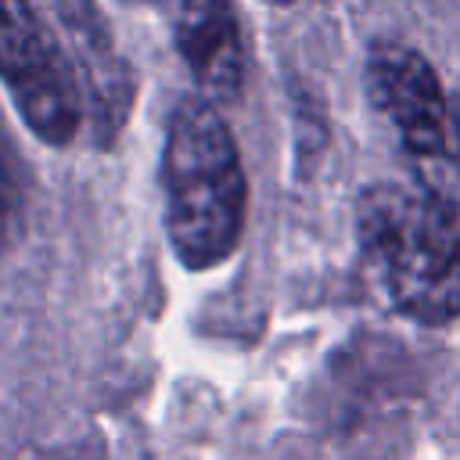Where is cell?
Masks as SVG:
<instances>
[{
  "instance_id": "obj_1",
  "label": "cell",
  "mask_w": 460,
  "mask_h": 460,
  "mask_svg": "<svg viewBox=\"0 0 460 460\" xmlns=\"http://www.w3.org/2000/svg\"><path fill=\"white\" fill-rule=\"evenodd\" d=\"M356 237L395 313L431 327L460 316V223L442 190L370 183L356 201Z\"/></svg>"
},
{
  "instance_id": "obj_2",
  "label": "cell",
  "mask_w": 460,
  "mask_h": 460,
  "mask_svg": "<svg viewBox=\"0 0 460 460\" xmlns=\"http://www.w3.org/2000/svg\"><path fill=\"white\" fill-rule=\"evenodd\" d=\"M165 237L180 266L205 273L223 266L244 234L248 180L237 140L205 93H187L165 129L162 147Z\"/></svg>"
},
{
  "instance_id": "obj_3",
  "label": "cell",
  "mask_w": 460,
  "mask_h": 460,
  "mask_svg": "<svg viewBox=\"0 0 460 460\" xmlns=\"http://www.w3.org/2000/svg\"><path fill=\"white\" fill-rule=\"evenodd\" d=\"M0 83L32 137L50 147L75 140L83 126L79 75L32 0H0Z\"/></svg>"
},
{
  "instance_id": "obj_4",
  "label": "cell",
  "mask_w": 460,
  "mask_h": 460,
  "mask_svg": "<svg viewBox=\"0 0 460 460\" xmlns=\"http://www.w3.org/2000/svg\"><path fill=\"white\" fill-rule=\"evenodd\" d=\"M367 93L395 126L402 147L428 165L460 162V126L431 61L395 40H381L367 54Z\"/></svg>"
},
{
  "instance_id": "obj_5",
  "label": "cell",
  "mask_w": 460,
  "mask_h": 460,
  "mask_svg": "<svg viewBox=\"0 0 460 460\" xmlns=\"http://www.w3.org/2000/svg\"><path fill=\"white\" fill-rule=\"evenodd\" d=\"M172 36L198 93L234 104L248 86V47L234 0H172Z\"/></svg>"
},
{
  "instance_id": "obj_6",
  "label": "cell",
  "mask_w": 460,
  "mask_h": 460,
  "mask_svg": "<svg viewBox=\"0 0 460 460\" xmlns=\"http://www.w3.org/2000/svg\"><path fill=\"white\" fill-rule=\"evenodd\" d=\"M58 11H61V22L68 25L79 54L86 65H101L108 58H115L111 50V40H108V29L101 22V14L93 11V0H54Z\"/></svg>"
},
{
  "instance_id": "obj_7",
  "label": "cell",
  "mask_w": 460,
  "mask_h": 460,
  "mask_svg": "<svg viewBox=\"0 0 460 460\" xmlns=\"http://www.w3.org/2000/svg\"><path fill=\"white\" fill-rule=\"evenodd\" d=\"M18 219H22V183H18L14 147H11L7 133H4V122H0V255L14 241Z\"/></svg>"
},
{
  "instance_id": "obj_8",
  "label": "cell",
  "mask_w": 460,
  "mask_h": 460,
  "mask_svg": "<svg viewBox=\"0 0 460 460\" xmlns=\"http://www.w3.org/2000/svg\"><path fill=\"white\" fill-rule=\"evenodd\" d=\"M266 4H277V7H288V4H295V0H266Z\"/></svg>"
}]
</instances>
